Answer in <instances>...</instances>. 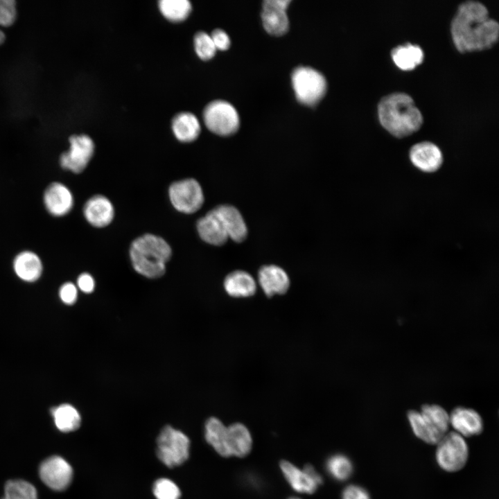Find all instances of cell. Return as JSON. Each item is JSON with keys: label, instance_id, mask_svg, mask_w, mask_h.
Here are the masks:
<instances>
[{"label": "cell", "instance_id": "obj_1", "mask_svg": "<svg viewBox=\"0 0 499 499\" xmlns=\"http://www.w3.org/2000/svg\"><path fill=\"white\" fill-rule=\"evenodd\" d=\"M450 33L459 52L482 51L498 42L499 25L490 17L484 4L471 0L459 5L450 23Z\"/></svg>", "mask_w": 499, "mask_h": 499}, {"label": "cell", "instance_id": "obj_2", "mask_svg": "<svg viewBox=\"0 0 499 499\" xmlns=\"http://www.w3.org/2000/svg\"><path fill=\"white\" fill-rule=\"evenodd\" d=\"M378 115L383 128L397 138L416 132L423 122L422 114L412 98L403 92L383 96L378 104Z\"/></svg>", "mask_w": 499, "mask_h": 499}, {"label": "cell", "instance_id": "obj_3", "mask_svg": "<svg viewBox=\"0 0 499 499\" xmlns=\"http://www.w3.org/2000/svg\"><path fill=\"white\" fill-rule=\"evenodd\" d=\"M129 254L132 267L137 273L149 279H156L164 274L172 250L163 238L146 234L132 241Z\"/></svg>", "mask_w": 499, "mask_h": 499}, {"label": "cell", "instance_id": "obj_4", "mask_svg": "<svg viewBox=\"0 0 499 499\" xmlns=\"http://www.w3.org/2000/svg\"><path fill=\"white\" fill-rule=\"evenodd\" d=\"M408 418L414 435L430 444H438L450 425L448 414L437 405H424L420 412L410 410Z\"/></svg>", "mask_w": 499, "mask_h": 499}, {"label": "cell", "instance_id": "obj_5", "mask_svg": "<svg viewBox=\"0 0 499 499\" xmlns=\"http://www.w3.org/2000/svg\"><path fill=\"white\" fill-rule=\"evenodd\" d=\"M189 446V439L184 433L166 426L157 439V455L166 466L173 468L186 461Z\"/></svg>", "mask_w": 499, "mask_h": 499}, {"label": "cell", "instance_id": "obj_6", "mask_svg": "<svg viewBox=\"0 0 499 499\" xmlns=\"http://www.w3.org/2000/svg\"><path fill=\"white\" fill-rule=\"evenodd\" d=\"M292 84L297 100L306 105H315L324 96L326 81L317 71L306 67L295 69Z\"/></svg>", "mask_w": 499, "mask_h": 499}, {"label": "cell", "instance_id": "obj_7", "mask_svg": "<svg viewBox=\"0 0 499 499\" xmlns=\"http://www.w3.org/2000/svg\"><path fill=\"white\" fill-rule=\"evenodd\" d=\"M203 119L207 128L220 136L231 135L239 127V116L236 109L225 100L209 103L204 110Z\"/></svg>", "mask_w": 499, "mask_h": 499}, {"label": "cell", "instance_id": "obj_8", "mask_svg": "<svg viewBox=\"0 0 499 499\" xmlns=\"http://www.w3.org/2000/svg\"><path fill=\"white\" fill-rule=\"evenodd\" d=\"M437 444L436 459L441 469L455 472L464 466L469 450L462 435L455 432L446 433Z\"/></svg>", "mask_w": 499, "mask_h": 499}, {"label": "cell", "instance_id": "obj_9", "mask_svg": "<svg viewBox=\"0 0 499 499\" xmlns=\"http://www.w3.org/2000/svg\"><path fill=\"white\" fill-rule=\"evenodd\" d=\"M168 196L173 207L177 211L186 214L198 211L204 200L202 189L193 178L172 183L168 189Z\"/></svg>", "mask_w": 499, "mask_h": 499}, {"label": "cell", "instance_id": "obj_10", "mask_svg": "<svg viewBox=\"0 0 499 499\" xmlns=\"http://www.w3.org/2000/svg\"><path fill=\"white\" fill-rule=\"evenodd\" d=\"M69 151L60 155L61 166L75 173L82 172L94 155L95 146L87 135H72L69 138Z\"/></svg>", "mask_w": 499, "mask_h": 499}, {"label": "cell", "instance_id": "obj_11", "mask_svg": "<svg viewBox=\"0 0 499 499\" xmlns=\"http://www.w3.org/2000/svg\"><path fill=\"white\" fill-rule=\"evenodd\" d=\"M40 479L50 489L62 491L67 489L73 479V469L69 462L58 455L45 459L39 468Z\"/></svg>", "mask_w": 499, "mask_h": 499}, {"label": "cell", "instance_id": "obj_12", "mask_svg": "<svg viewBox=\"0 0 499 499\" xmlns=\"http://www.w3.org/2000/svg\"><path fill=\"white\" fill-rule=\"evenodd\" d=\"M288 0H267L263 3L261 18L266 31L279 36L286 33L289 21L286 10L289 5Z\"/></svg>", "mask_w": 499, "mask_h": 499}, {"label": "cell", "instance_id": "obj_13", "mask_svg": "<svg viewBox=\"0 0 499 499\" xmlns=\"http://www.w3.org/2000/svg\"><path fill=\"white\" fill-rule=\"evenodd\" d=\"M412 164L424 173H434L443 164V155L439 148L430 141H422L412 146L409 153Z\"/></svg>", "mask_w": 499, "mask_h": 499}, {"label": "cell", "instance_id": "obj_14", "mask_svg": "<svg viewBox=\"0 0 499 499\" xmlns=\"http://www.w3.org/2000/svg\"><path fill=\"white\" fill-rule=\"evenodd\" d=\"M46 210L53 216L67 215L73 208V197L71 191L60 182H53L44 193Z\"/></svg>", "mask_w": 499, "mask_h": 499}, {"label": "cell", "instance_id": "obj_15", "mask_svg": "<svg viewBox=\"0 0 499 499\" xmlns=\"http://www.w3.org/2000/svg\"><path fill=\"white\" fill-rule=\"evenodd\" d=\"M83 214L93 227L109 225L114 217V209L111 201L103 195H95L88 199L83 207Z\"/></svg>", "mask_w": 499, "mask_h": 499}, {"label": "cell", "instance_id": "obj_16", "mask_svg": "<svg viewBox=\"0 0 499 499\" xmlns=\"http://www.w3.org/2000/svg\"><path fill=\"white\" fill-rule=\"evenodd\" d=\"M212 210L221 222L229 238L238 243L246 238L247 226L241 213L236 207L223 204Z\"/></svg>", "mask_w": 499, "mask_h": 499}, {"label": "cell", "instance_id": "obj_17", "mask_svg": "<svg viewBox=\"0 0 499 499\" xmlns=\"http://www.w3.org/2000/svg\"><path fill=\"white\" fill-rule=\"evenodd\" d=\"M258 280L264 293L268 297L284 294L290 286L287 273L274 265L262 267L259 271Z\"/></svg>", "mask_w": 499, "mask_h": 499}, {"label": "cell", "instance_id": "obj_18", "mask_svg": "<svg viewBox=\"0 0 499 499\" xmlns=\"http://www.w3.org/2000/svg\"><path fill=\"white\" fill-rule=\"evenodd\" d=\"M450 424L460 435L470 437L477 435L483 430L480 415L474 410L459 407L449 416Z\"/></svg>", "mask_w": 499, "mask_h": 499}, {"label": "cell", "instance_id": "obj_19", "mask_svg": "<svg viewBox=\"0 0 499 499\" xmlns=\"http://www.w3.org/2000/svg\"><path fill=\"white\" fill-rule=\"evenodd\" d=\"M196 227L200 237L210 245L220 246L229 238L221 222L213 210H210L198 220Z\"/></svg>", "mask_w": 499, "mask_h": 499}, {"label": "cell", "instance_id": "obj_20", "mask_svg": "<svg viewBox=\"0 0 499 499\" xmlns=\"http://www.w3.org/2000/svg\"><path fill=\"white\" fill-rule=\"evenodd\" d=\"M13 269L21 279L33 282L42 274V263L37 254L33 252L23 251L14 259Z\"/></svg>", "mask_w": 499, "mask_h": 499}, {"label": "cell", "instance_id": "obj_21", "mask_svg": "<svg viewBox=\"0 0 499 499\" xmlns=\"http://www.w3.org/2000/svg\"><path fill=\"white\" fill-rule=\"evenodd\" d=\"M227 444L230 456L243 457L247 455L252 447V438L247 428L240 423L228 426Z\"/></svg>", "mask_w": 499, "mask_h": 499}, {"label": "cell", "instance_id": "obj_22", "mask_svg": "<svg viewBox=\"0 0 499 499\" xmlns=\"http://www.w3.org/2000/svg\"><path fill=\"white\" fill-rule=\"evenodd\" d=\"M280 468L289 484L297 492L311 494L319 486L304 469L301 470L288 461H281Z\"/></svg>", "mask_w": 499, "mask_h": 499}, {"label": "cell", "instance_id": "obj_23", "mask_svg": "<svg viewBox=\"0 0 499 499\" xmlns=\"http://www.w3.org/2000/svg\"><path fill=\"white\" fill-rule=\"evenodd\" d=\"M224 288L233 297H248L256 290V284L253 277L243 270L229 273L224 280Z\"/></svg>", "mask_w": 499, "mask_h": 499}, {"label": "cell", "instance_id": "obj_24", "mask_svg": "<svg viewBox=\"0 0 499 499\" xmlns=\"http://www.w3.org/2000/svg\"><path fill=\"white\" fill-rule=\"evenodd\" d=\"M391 57L400 69L411 71L423 62L424 54L419 46L407 43L394 47L391 51Z\"/></svg>", "mask_w": 499, "mask_h": 499}, {"label": "cell", "instance_id": "obj_25", "mask_svg": "<svg viewBox=\"0 0 499 499\" xmlns=\"http://www.w3.org/2000/svg\"><path fill=\"white\" fill-rule=\"evenodd\" d=\"M172 129L179 141L188 143L198 137L200 125L197 117L192 113L180 112L173 119Z\"/></svg>", "mask_w": 499, "mask_h": 499}, {"label": "cell", "instance_id": "obj_26", "mask_svg": "<svg viewBox=\"0 0 499 499\" xmlns=\"http://www.w3.org/2000/svg\"><path fill=\"white\" fill-rule=\"evenodd\" d=\"M205 439L221 456L230 457L227 444V427L216 417H210L205 423Z\"/></svg>", "mask_w": 499, "mask_h": 499}, {"label": "cell", "instance_id": "obj_27", "mask_svg": "<svg viewBox=\"0 0 499 499\" xmlns=\"http://www.w3.org/2000/svg\"><path fill=\"white\" fill-rule=\"evenodd\" d=\"M51 414L56 428L61 432H73L80 426V415L71 405L62 404L53 408Z\"/></svg>", "mask_w": 499, "mask_h": 499}, {"label": "cell", "instance_id": "obj_28", "mask_svg": "<svg viewBox=\"0 0 499 499\" xmlns=\"http://www.w3.org/2000/svg\"><path fill=\"white\" fill-rule=\"evenodd\" d=\"M159 8L162 15L171 21L184 20L191 10V4L188 0H161Z\"/></svg>", "mask_w": 499, "mask_h": 499}, {"label": "cell", "instance_id": "obj_29", "mask_svg": "<svg viewBox=\"0 0 499 499\" xmlns=\"http://www.w3.org/2000/svg\"><path fill=\"white\" fill-rule=\"evenodd\" d=\"M1 499H38L37 491L26 480H10L5 484L4 495Z\"/></svg>", "mask_w": 499, "mask_h": 499}, {"label": "cell", "instance_id": "obj_30", "mask_svg": "<svg viewBox=\"0 0 499 499\" xmlns=\"http://www.w3.org/2000/svg\"><path fill=\"white\" fill-rule=\"evenodd\" d=\"M326 468L329 474L338 481L346 480L353 472L351 462L341 454L331 456L326 461Z\"/></svg>", "mask_w": 499, "mask_h": 499}, {"label": "cell", "instance_id": "obj_31", "mask_svg": "<svg viewBox=\"0 0 499 499\" xmlns=\"http://www.w3.org/2000/svg\"><path fill=\"white\" fill-rule=\"evenodd\" d=\"M193 41L195 52L200 58L208 60L215 55L217 49L209 34L203 31L198 32Z\"/></svg>", "mask_w": 499, "mask_h": 499}, {"label": "cell", "instance_id": "obj_32", "mask_svg": "<svg viewBox=\"0 0 499 499\" xmlns=\"http://www.w3.org/2000/svg\"><path fill=\"white\" fill-rule=\"evenodd\" d=\"M157 499H180L181 492L177 485L168 478H159L154 483L152 488Z\"/></svg>", "mask_w": 499, "mask_h": 499}, {"label": "cell", "instance_id": "obj_33", "mask_svg": "<svg viewBox=\"0 0 499 499\" xmlns=\"http://www.w3.org/2000/svg\"><path fill=\"white\" fill-rule=\"evenodd\" d=\"M17 17L16 2L14 0H0V24L8 26Z\"/></svg>", "mask_w": 499, "mask_h": 499}, {"label": "cell", "instance_id": "obj_34", "mask_svg": "<svg viewBox=\"0 0 499 499\" xmlns=\"http://www.w3.org/2000/svg\"><path fill=\"white\" fill-rule=\"evenodd\" d=\"M59 295L64 304L71 305L78 297L77 288L71 282L64 283L60 288Z\"/></svg>", "mask_w": 499, "mask_h": 499}, {"label": "cell", "instance_id": "obj_35", "mask_svg": "<svg viewBox=\"0 0 499 499\" xmlns=\"http://www.w3.org/2000/svg\"><path fill=\"white\" fill-rule=\"evenodd\" d=\"M342 499H371L369 493L362 487L349 485L342 491Z\"/></svg>", "mask_w": 499, "mask_h": 499}, {"label": "cell", "instance_id": "obj_36", "mask_svg": "<svg viewBox=\"0 0 499 499\" xmlns=\"http://www.w3.org/2000/svg\"><path fill=\"white\" fill-rule=\"evenodd\" d=\"M216 49L225 51L230 46L228 35L221 29L214 30L210 35Z\"/></svg>", "mask_w": 499, "mask_h": 499}, {"label": "cell", "instance_id": "obj_37", "mask_svg": "<svg viewBox=\"0 0 499 499\" xmlns=\"http://www.w3.org/2000/svg\"><path fill=\"white\" fill-rule=\"evenodd\" d=\"M77 284L80 290L85 293H91L95 288V281L93 277L87 272L82 273L77 279Z\"/></svg>", "mask_w": 499, "mask_h": 499}, {"label": "cell", "instance_id": "obj_38", "mask_svg": "<svg viewBox=\"0 0 499 499\" xmlns=\"http://www.w3.org/2000/svg\"><path fill=\"white\" fill-rule=\"evenodd\" d=\"M304 469L314 479V480L319 485L322 483V478L320 474L315 469V468L310 465H306Z\"/></svg>", "mask_w": 499, "mask_h": 499}, {"label": "cell", "instance_id": "obj_39", "mask_svg": "<svg viewBox=\"0 0 499 499\" xmlns=\"http://www.w3.org/2000/svg\"><path fill=\"white\" fill-rule=\"evenodd\" d=\"M6 39L4 33L0 29V44H2Z\"/></svg>", "mask_w": 499, "mask_h": 499}, {"label": "cell", "instance_id": "obj_40", "mask_svg": "<svg viewBox=\"0 0 499 499\" xmlns=\"http://www.w3.org/2000/svg\"><path fill=\"white\" fill-rule=\"evenodd\" d=\"M288 499H301V498H299L297 497H291V498H289Z\"/></svg>", "mask_w": 499, "mask_h": 499}]
</instances>
